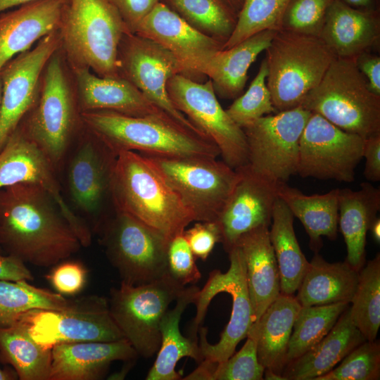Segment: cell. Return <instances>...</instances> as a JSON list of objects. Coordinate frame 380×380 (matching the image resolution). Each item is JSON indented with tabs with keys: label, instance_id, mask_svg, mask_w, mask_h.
<instances>
[{
	"label": "cell",
	"instance_id": "9",
	"mask_svg": "<svg viewBox=\"0 0 380 380\" xmlns=\"http://www.w3.org/2000/svg\"><path fill=\"white\" fill-rule=\"evenodd\" d=\"M158 170L193 213L195 221H217L238 178L216 158L140 153Z\"/></svg>",
	"mask_w": 380,
	"mask_h": 380
},
{
	"label": "cell",
	"instance_id": "45",
	"mask_svg": "<svg viewBox=\"0 0 380 380\" xmlns=\"http://www.w3.org/2000/svg\"><path fill=\"white\" fill-rule=\"evenodd\" d=\"M166 273L183 286L194 284L201 277L196 257L183 234L175 236L169 242Z\"/></svg>",
	"mask_w": 380,
	"mask_h": 380
},
{
	"label": "cell",
	"instance_id": "55",
	"mask_svg": "<svg viewBox=\"0 0 380 380\" xmlns=\"http://www.w3.org/2000/svg\"><path fill=\"white\" fill-rule=\"evenodd\" d=\"M236 15L239 13L244 0H222Z\"/></svg>",
	"mask_w": 380,
	"mask_h": 380
},
{
	"label": "cell",
	"instance_id": "26",
	"mask_svg": "<svg viewBox=\"0 0 380 380\" xmlns=\"http://www.w3.org/2000/svg\"><path fill=\"white\" fill-rule=\"evenodd\" d=\"M269 229H254L241 236L235 244L240 248L245 262L252 325L281 293L279 271Z\"/></svg>",
	"mask_w": 380,
	"mask_h": 380
},
{
	"label": "cell",
	"instance_id": "56",
	"mask_svg": "<svg viewBox=\"0 0 380 380\" xmlns=\"http://www.w3.org/2000/svg\"><path fill=\"white\" fill-rule=\"evenodd\" d=\"M18 379L15 371L11 369H2L0 368V380H13Z\"/></svg>",
	"mask_w": 380,
	"mask_h": 380
},
{
	"label": "cell",
	"instance_id": "40",
	"mask_svg": "<svg viewBox=\"0 0 380 380\" xmlns=\"http://www.w3.org/2000/svg\"><path fill=\"white\" fill-rule=\"evenodd\" d=\"M290 1L244 0L235 28L222 49H229L262 31L281 30L284 14Z\"/></svg>",
	"mask_w": 380,
	"mask_h": 380
},
{
	"label": "cell",
	"instance_id": "25",
	"mask_svg": "<svg viewBox=\"0 0 380 380\" xmlns=\"http://www.w3.org/2000/svg\"><path fill=\"white\" fill-rule=\"evenodd\" d=\"M319 37L336 57L354 59L379 44V10L355 8L334 0Z\"/></svg>",
	"mask_w": 380,
	"mask_h": 380
},
{
	"label": "cell",
	"instance_id": "23",
	"mask_svg": "<svg viewBox=\"0 0 380 380\" xmlns=\"http://www.w3.org/2000/svg\"><path fill=\"white\" fill-rule=\"evenodd\" d=\"M137 356L125 338L58 344L51 349L49 380L101 379L113 362L134 361Z\"/></svg>",
	"mask_w": 380,
	"mask_h": 380
},
{
	"label": "cell",
	"instance_id": "30",
	"mask_svg": "<svg viewBox=\"0 0 380 380\" xmlns=\"http://www.w3.org/2000/svg\"><path fill=\"white\" fill-rule=\"evenodd\" d=\"M198 291L199 289L194 285L185 288L175 300V307L168 309L163 316L160 326V348L146 375V380L181 379L175 367L182 357H191L198 363L203 360L198 341L184 337L179 330L182 315L188 305L194 303Z\"/></svg>",
	"mask_w": 380,
	"mask_h": 380
},
{
	"label": "cell",
	"instance_id": "4",
	"mask_svg": "<svg viewBox=\"0 0 380 380\" xmlns=\"http://www.w3.org/2000/svg\"><path fill=\"white\" fill-rule=\"evenodd\" d=\"M59 32L61 47L72 69L88 68L103 77H121L118 47L128 31L107 0H68Z\"/></svg>",
	"mask_w": 380,
	"mask_h": 380
},
{
	"label": "cell",
	"instance_id": "54",
	"mask_svg": "<svg viewBox=\"0 0 380 380\" xmlns=\"http://www.w3.org/2000/svg\"><path fill=\"white\" fill-rule=\"evenodd\" d=\"M372 234V236L374 241L377 243L380 241V219L379 217H376L375 220L371 224L369 230Z\"/></svg>",
	"mask_w": 380,
	"mask_h": 380
},
{
	"label": "cell",
	"instance_id": "44",
	"mask_svg": "<svg viewBox=\"0 0 380 380\" xmlns=\"http://www.w3.org/2000/svg\"><path fill=\"white\" fill-rule=\"evenodd\" d=\"M243 347L228 359L217 363L212 380H262L265 367L257 355L255 340L247 336Z\"/></svg>",
	"mask_w": 380,
	"mask_h": 380
},
{
	"label": "cell",
	"instance_id": "10",
	"mask_svg": "<svg viewBox=\"0 0 380 380\" xmlns=\"http://www.w3.org/2000/svg\"><path fill=\"white\" fill-rule=\"evenodd\" d=\"M99 232L106 256L121 281L139 285L166 273L170 241L160 232L115 208Z\"/></svg>",
	"mask_w": 380,
	"mask_h": 380
},
{
	"label": "cell",
	"instance_id": "31",
	"mask_svg": "<svg viewBox=\"0 0 380 380\" xmlns=\"http://www.w3.org/2000/svg\"><path fill=\"white\" fill-rule=\"evenodd\" d=\"M276 32L262 31L229 49L217 51L205 74L215 93L226 99L239 96L246 85L250 66L269 46Z\"/></svg>",
	"mask_w": 380,
	"mask_h": 380
},
{
	"label": "cell",
	"instance_id": "41",
	"mask_svg": "<svg viewBox=\"0 0 380 380\" xmlns=\"http://www.w3.org/2000/svg\"><path fill=\"white\" fill-rule=\"evenodd\" d=\"M267 73V64L264 58L247 91L236 98L226 110L233 121L241 128L265 115L277 112L266 84Z\"/></svg>",
	"mask_w": 380,
	"mask_h": 380
},
{
	"label": "cell",
	"instance_id": "21",
	"mask_svg": "<svg viewBox=\"0 0 380 380\" xmlns=\"http://www.w3.org/2000/svg\"><path fill=\"white\" fill-rule=\"evenodd\" d=\"M238 178L217 220L224 250L243 234L260 227H270L279 183L254 172L246 164L235 169Z\"/></svg>",
	"mask_w": 380,
	"mask_h": 380
},
{
	"label": "cell",
	"instance_id": "53",
	"mask_svg": "<svg viewBox=\"0 0 380 380\" xmlns=\"http://www.w3.org/2000/svg\"><path fill=\"white\" fill-rule=\"evenodd\" d=\"M38 0H0V13L6 10ZM68 2V0H62Z\"/></svg>",
	"mask_w": 380,
	"mask_h": 380
},
{
	"label": "cell",
	"instance_id": "51",
	"mask_svg": "<svg viewBox=\"0 0 380 380\" xmlns=\"http://www.w3.org/2000/svg\"><path fill=\"white\" fill-rule=\"evenodd\" d=\"M0 280H33V275L25 263L11 255L0 253Z\"/></svg>",
	"mask_w": 380,
	"mask_h": 380
},
{
	"label": "cell",
	"instance_id": "19",
	"mask_svg": "<svg viewBox=\"0 0 380 380\" xmlns=\"http://www.w3.org/2000/svg\"><path fill=\"white\" fill-rule=\"evenodd\" d=\"M87 132L89 137L79 143L69 160L67 184L72 203L99 232L108 217L103 208L108 199L111 201L110 182L117 155Z\"/></svg>",
	"mask_w": 380,
	"mask_h": 380
},
{
	"label": "cell",
	"instance_id": "1",
	"mask_svg": "<svg viewBox=\"0 0 380 380\" xmlns=\"http://www.w3.org/2000/svg\"><path fill=\"white\" fill-rule=\"evenodd\" d=\"M81 246L58 203L42 187L19 183L0 191V247L8 255L46 267Z\"/></svg>",
	"mask_w": 380,
	"mask_h": 380
},
{
	"label": "cell",
	"instance_id": "20",
	"mask_svg": "<svg viewBox=\"0 0 380 380\" xmlns=\"http://www.w3.org/2000/svg\"><path fill=\"white\" fill-rule=\"evenodd\" d=\"M171 52L185 69V77L202 82L208 65L223 44L189 25L163 2L144 18L136 33Z\"/></svg>",
	"mask_w": 380,
	"mask_h": 380
},
{
	"label": "cell",
	"instance_id": "58",
	"mask_svg": "<svg viewBox=\"0 0 380 380\" xmlns=\"http://www.w3.org/2000/svg\"><path fill=\"white\" fill-rule=\"evenodd\" d=\"M1 99H2V83H1V80L0 77V108H1Z\"/></svg>",
	"mask_w": 380,
	"mask_h": 380
},
{
	"label": "cell",
	"instance_id": "42",
	"mask_svg": "<svg viewBox=\"0 0 380 380\" xmlns=\"http://www.w3.org/2000/svg\"><path fill=\"white\" fill-rule=\"evenodd\" d=\"M341 363L315 380H378L380 379V343L365 341Z\"/></svg>",
	"mask_w": 380,
	"mask_h": 380
},
{
	"label": "cell",
	"instance_id": "15",
	"mask_svg": "<svg viewBox=\"0 0 380 380\" xmlns=\"http://www.w3.org/2000/svg\"><path fill=\"white\" fill-rule=\"evenodd\" d=\"M118 59L121 77L173 120L205 137L170 99L167 81L177 74L185 76L184 66L171 52L150 39L127 32L120 41Z\"/></svg>",
	"mask_w": 380,
	"mask_h": 380
},
{
	"label": "cell",
	"instance_id": "47",
	"mask_svg": "<svg viewBox=\"0 0 380 380\" xmlns=\"http://www.w3.org/2000/svg\"><path fill=\"white\" fill-rule=\"evenodd\" d=\"M183 236L196 258L205 260L215 244L222 241L220 227L217 221H198L184 230Z\"/></svg>",
	"mask_w": 380,
	"mask_h": 380
},
{
	"label": "cell",
	"instance_id": "2",
	"mask_svg": "<svg viewBox=\"0 0 380 380\" xmlns=\"http://www.w3.org/2000/svg\"><path fill=\"white\" fill-rule=\"evenodd\" d=\"M113 208L160 232L169 241L195 221L158 170L140 153H118L110 182Z\"/></svg>",
	"mask_w": 380,
	"mask_h": 380
},
{
	"label": "cell",
	"instance_id": "3",
	"mask_svg": "<svg viewBox=\"0 0 380 380\" xmlns=\"http://www.w3.org/2000/svg\"><path fill=\"white\" fill-rule=\"evenodd\" d=\"M86 129L118 155L125 151L173 156H220L217 146L165 113L130 116L110 110L80 113Z\"/></svg>",
	"mask_w": 380,
	"mask_h": 380
},
{
	"label": "cell",
	"instance_id": "43",
	"mask_svg": "<svg viewBox=\"0 0 380 380\" xmlns=\"http://www.w3.org/2000/svg\"><path fill=\"white\" fill-rule=\"evenodd\" d=\"M333 1L291 0L284 14L282 29L319 37Z\"/></svg>",
	"mask_w": 380,
	"mask_h": 380
},
{
	"label": "cell",
	"instance_id": "22",
	"mask_svg": "<svg viewBox=\"0 0 380 380\" xmlns=\"http://www.w3.org/2000/svg\"><path fill=\"white\" fill-rule=\"evenodd\" d=\"M66 3L38 0L0 13V70L36 42L59 31Z\"/></svg>",
	"mask_w": 380,
	"mask_h": 380
},
{
	"label": "cell",
	"instance_id": "29",
	"mask_svg": "<svg viewBox=\"0 0 380 380\" xmlns=\"http://www.w3.org/2000/svg\"><path fill=\"white\" fill-rule=\"evenodd\" d=\"M380 210V189L362 182L358 190L338 191V225L347 248L346 261L359 272L365 264L367 234Z\"/></svg>",
	"mask_w": 380,
	"mask_h": 380
},
{
	"label": "cell",
	"instance_id": "50",
	"mask_svg": "<svg viewBox=\"0 0 380 380\" xmlns=\"http://www.w3.org/2000/svg\"><path fill=\"white\" fill-rule=\"evenodd\" d=\"M357 68L365 77L369 89L380 96V58L366 51L354 58Z\"/></svg>",
	"mask_w": 380,
	"mask_h": 380
},
{
	"label": "cell",
	"instance_id": "39",
	"mask_svg": "<svg viewBox=\"0 0 380 380\" xmlns=\"http://www.w3.org/2000/svg\"><path fill=\"white\" fill-rule=\"evenodd\" d=\"M349 305L351 319L367 341L376 339L380 327V254L359 271L357 285Z\"/></svg>",
	"mask_w": 380,
	"mask_h": 380
},
{
	"label": "cell",
	"instance_id": "57",
	"mask_svg": "<svg viewBox=\"0 0 380 380\" xmlns=\"http://www.w3.org/2000/svg\"><path fill=\"white\" fill-rule=\"evenodd\" d=\"M263 379H276V380H284L282 376L279 375L270 369H265Z\"/></svg>",
	"mask_w": 380,
	"mask_h": 380
},
{
	"label": "cell",
	"instance_id": "27",
	"mask_svg": "<svg viewBox=\"0 0 380 380\" xmlns=\"http://www.w3.org/2000/svg\"><path fill=\"white\" fill-rule=\"evenodd\" d=\"M365 341L351 319L348 305L329 332L308 351L290 362L281 376L284 380H315Z\"/></svg>",
	"mask_w": 380,
	"mask_h": 380
},
{
	"label": "cell",
	"instance_id": "6",
	"mask_svg": "<svg viewBox=\"0 0 380 380\" xmlns=\"http://www.w3.org/2000/svg\"><path fill=\"white\" fill-rule=\"evenodd\" d=\"M300 106L364 139L380 134V96L369 89L354 59L336 57Z\"/></svg>",
	"mask_w": 380,
	"mask_h": 380
},
{
	"label": "cell",
	"instance_id": "18",
	"mask_svg": "<svg viewBox=\"0 0 380 380\" xmlns=\"http://www.w3.org/2000/svg\"><path fill=\"white\" fill-rule=\"evenodd\" d=\"M60 48L58 31L41 39L34 48L18 55L0 70V149L34 107L44 69Z\"/></svg>",
	"mask_w": 380,
	"mask_h": 380
},
{
	"label": "cell",
	"instance_id": "34",
	"mask_svg": "<svg viewBox=\"0 0 380 380\" xmlns=\"http://www.w3.org/2000/svg\"><path fill=\"white\" fill-rule=\"evenodd\" d=\"M293 219L286 205L277 198L269 235L279 267L280 291L289 296L297 291L309 266L296 236Z\"/></svg>",
	"mask_w": 380,
	"mask_h": 380
},
{
	"label": "cell",
	"instance_id": "59",
	"mask_svg": "<svg viewBox=\"0 0 380 380\" xmlns=\"http://www.w3.org/2000/svg\"><path fill=\"white\" fill-rule=\"evenodd\" d=\"M1 247H0V253H1Z\"/></svg>",
	"mask_w": 380,
	"mask_h": 380
},
{
	"label": "cell",
	"instance_id": "38",
	"mask_svg": "<svg viewBox=\"0 0 380 380\" xmlns=\"http://www.w3.org/2000/svg\"><path fill=\"white\" fill-rule=\"evenodd\" d=\"M348 305L349 303H338L301 306L295 319L289 339L286 366L322 339Z\"/></svg>",
	"mask_w": 380,
	"mask_h": 380
},
{
	"label": "cell",
	"instance_id": "7",
	"mask_svg": "<svg viewBox=\"0 0 380 380\" xmlns=\"http://www.w3.org/2000/svg\"><path fill=\"white\" fill-rule=\"evenodd\" d=\"M79 120L76 96L58 50L44 69L37 100L20 125L58 171L70 150Z\"/></svg>",
	"mask_w": 380,
	"mask_h": 380
},
{
	"label": "cell",
	"instance_id": "52",
	"mask_svg": "<svg viewBox=\"0 0 380 380\" xmlns=\"http://www.w3.org/2000/svg\"><path fill=\"white\" fill-rule=\"evenodd\" d=\"M343 4L362 9L379 10V0H338Z\"/></svg>",
	"mask_w": 380,
	"mask_h": 380
},
{
	"label": "cell",
	"instance_id": "14",
	"mask_svg": "<svg viewBox=\"0 0 380 380\" xmlns=\"http://www.w3.org/2000/svg\"><path fill=\"white\" fill-rule=\"evenodd\" d=\"M310 115L300 106L265 115L242 128L249 167L272 182L286 183L297 174L300 138Z\"/></svg>",
	"mask_w": 380,
	"mask_h": 380
},
{
	"label": "cell",
	"instance_id": "13",
	"mask_svg": "<svg viewBox=\"0 0 380 380\" xmlns=\"http://www.w3.org/2000/svg\"><path fill=\"white\" fill-rule=\"evenodd\" d=\"M167 91L174 106L217 146L224 163L234 169L248 163L244 132L222 108L210 79L196 82L177 74L167 81Z\"/></svg>",
	"mask_w": 380,
	"mask_h": 380
},
{
	"label": "cell",
	"instance_id": "33",
	"mask_svg": "<svg viewBox=\"0 0 380 380\" xmlns=\"http://www.w3.org/2000/svg\"><path fill=\"white\" fill-rule=\"evenodd\" d=\"M338 191L324 194L306 195L286 183H279L277 196L304 227L311 250L317 253L322 246V236L334 240L338 225Z\"/></svg>",
	"mask_w": 380,
	"mask_h": 380
},
{
	"label": "cell",
	"instance_id": "49",
	"mask_svg": "<svg viewBox=\"0 0 380 380\" xmlns=\"http://www.w3.org/2000/svg\"><path fill=\"white\" fill-rule=\"evenodd\" d=\"M362 157L365 158L364 176L369 182L380 180V134L364 139Z\"/></svg>",
	"mask_w": 380,
	"mask_h": 380
},
{
	"label": "cell",
	"instance_id": "36",
	"mask_svg": "<svg viewBox=\"0 0 380 380\" xmlns=\"http://www.w3.org/2000/svg\"><path fill=\"white\" fill-rule=\"evenodd\" d=\"M70 298L37 287L27 280H0V327L16 323L27 312L35 309H61Z\"/></svg>",
	"mask_w": 380,
	"mask_h": 380
},
{
	"label": "cell",
	"instance_id": "5",
	"mask_svg": "<svg viewBox=\"0 0 380 380\" xmlns=\"http://www.w3.org/2000/svg\"><path fill=\"white\" fill-rule=\"evenodd\" d=\"M265 52L266 84L277 112L300 106L336 58L319 37L283 29Z\"/></svg>",
	"mask_w": 380,
	"mask_h": 380
},
{
	"label": "cell",
	"instance_id": "48",
	"mask_svg": "<svg viewBox=\"0 0 380 380\" xmlns=\"http://www.w3.org/2000/svg\"><path fill=\"white\" fill-rule=\"evenodd\" d=\"M117 11L128 32L135 34L144 18L162 0H107Z\"/></svg>",
	"mask_w": 380,
	"mask_h": 380
},
{
	"label": "cell",
	"instance_id": "8",
	"mask_svg": "<svg viewBox=\"0 0 380 380\" xmlns=\"http://www.w3.org/2000/svg\"><path fill=\"white\" fill-rule=\"evenodd\" d=\"M184 289L165 273L139 285L121 281L110 290L108 301L111 317L138 355L149 358L158 352L162 319Z\"/></svg>",
	"mask_w": 380,
	"mask_h": 380
},
{
	"label": "cell",
	"instance_id": "28",
	"mask_svg": "<svg viewBox=\"0 0 380 380\" xmlns=\"http://www.w3.org/2000/svg\"><path fill=\"white\" fill-rule=\"evenodd\" d=\"M300 308L293 295L280 293L247 334V336L253 337L256 341L260 363L265 369L281 376L286 366L293 324Z\"/></svg>",
	"mask_w": 380,
	"mask_h": 380
},
{
	"label": "cell",
	"instance_id": "37",
	"mask_svg": "<svg viewBox=\"0 0 380 380\" xmlns=\"http://www.w3.org/2000/svg\"><path fill=\"white\" fill-rule=\"evenodd\" d=\"M189 25L224 44L232 35L237 15L222 0H162Z\"/></svg>",
	"mask_w": 380,
	"mask_h": 380
},
{
	"label": "cell",
	"instance_id": "12",
	"mask_svg": "<svg viewBox=\"0 0 380 380\" xmlns=\"http://www.w3.org/2000/svg\"><path fill=\"white\" fill-rule=\"evenodd\" d=\"M229 267L225 273L219 270L210 272L203 288L198 291L194 304L196 313L191 326L192 338L196 334L206 314L212 299L222 292L229 293L232 299L229 322L220 335L219 341L210 344L207 340V329L200 328L199 347L203 360L221 362L234 353L239 343L246 338L252 325V308L248 290L246 267L243 254L237 246L228 252Z\"/></svg>",
	"mask_w": 380,
	"mask_h": 380
},
{
	"label": "cell",
	"instance_id": "24",
	"mask_svg": "<svg viewBox=\"0 0 380 380\" xmlns=\"http://www.w3.org/2000/svg\"><path fill=\"white\" fill-rule=\"evenodd\" d=\"M72 70L80 113L110 110L130 116L165 113L122 77H103L85 68Z\"/></svg>",
	"mask_w": 380,
	"mask_h": 380
},
{
	"label": "cell",
	"instance_id": "46",
	"mask_svg": "<svg viewBox=\"0 0 380 380\" xmlns=\"http://www.w3.org/2000/svg\"><path fill=\"white\" fill-rule=\"evenodd\" d=\"M88 271L78 261H64L54 265L46 278L57 293L63 296H75L84 288Z\"/></svg>",
	"mask_w": 380,
	"mask_h": 380
},
{
	"label": "cell",
	"instance_id": "16",
	"mask_svg": "<svg viewBox=\"0 0 380 380\" xmlns=\"http://www.w3.org/2000/svg\"><path fill=\"white\" fill-rule=\"evenodd\" d=\"M364 139L311 113L299 141L297 174L302 177L351 182L363 158Z\"/></svg>",
	"mask_w": 380,
	"mask_h": 380
},
{
	"label": "cell",
	"instance_id": "17",
	"mask_svg": "<svg viewBox=\"0 0 380 380\" xmlns=\"http://www.w3.org/2000/svg\"><path fill=\"white\" fill-rule=\"evenodd\" d=\"M57 172L46 153L20 125L0 149V191L19 183L40 186L56 201L82 246H89L91 229L63 198Z\"/></svg>",
	"mask_w": 380,
	"mask_h": 380
},
{
	"label": "cell",
	"instance_id": "35",
	"mask_svg": "<svg viewBox=\"0 0 380 380\" xmlns=\"http://www.w3.org/2000/svg\"><path fill=\"white\" fill-rule=\"evenodd\" d=\"M0 361L11 365L20 380H49L51 350L34 341L19 322L0 327Z\"/></svg>",
	"mask_w": 380,
	"mask_h": 380
},
{
	"label": "cell",
	"instance_id": "32",
	"mask_svg": "<svg viewBox=\"0 0 380 380\" xmlns=\"http://www.w3.org/2000/svg\"><path fill=\"white\" fill-rule=\"evenodd\" d=\"M358 274L346 261L329 262L315 253L295 297L301 306L350 303Z\"/></svg>",
	"mask_w": 380,
	"mask_h": 380
},
{
	"label": "cell",
	"instance_id": "11",
	"mask_svg": "<svg viewBox=\"0 0 380 380\" xmlns=\"http://www.w3.org/2000/svg\"><path fill=\"white\" fill-rule=\"evenodd\" d=\"M17 322L49 350L61 343L124 338L111 317L108 299L96 295L70 298L61 309L30 310Z\"/></svg>",
	"mask_w": 380,
	"mask_h": 380
}]
</instances>
